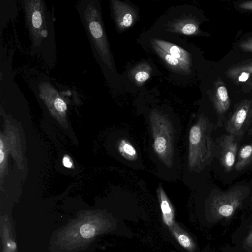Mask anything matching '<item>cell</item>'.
I'll return each instance as SVG.
<instances>
[{
    "label": "cell",
    "instance_id": "obj_14",
    "mask_svg": "<svg viewBox=\"0 0 252 252\" xmlns=\"http://www.w3.org/2000/svg\"><path fill=\"white\" fill-rule=\"evenodd\" d=\"M155 48L158 54L169 65L173 67L181 68H183V67H185V64L183 63L181 61L172 57V56L164 52L163 50L160 49L156 45L155 46Z\"/></svg>",
    "mask_w": 252,
    "mask_h": 252
},
{
    "label": "cell",
    "instance_id": "obj_23",
    "mask_svg": "<svg viewBox=\"0 0 252 252\" xmlns=\"http://www.w3.org/2000/svg\"><path fill=\"white\" fill-rule=\"evenodd\" d=\"M239 7L243 9L252 10V0L242 2L239 4Z\"/></svg>",
    "mask_w": 252,
    "mask_h": 252
},
{
    "label": "cell",
    "instance_id": "obj_6",
    "mask_svg": "<svg viewBox=\"0 0 252 252\" xmlns=\"http://www.w3.org/2000/svg\"><path fill=\"white\" fill-rule=\"evenodd\" d=\"M213 102L219 117L222 116L230 107V100L227 90L220 77L214 84Z\"/></svg>",
    "mask_w": 252,
    "mask_h": 252
},
{
    "label": "cell",
    "instance_id": "obj_17",
    "mask_svg": "<svg viewBox=\"0 0 252 252\" xmlns=\"http://www.w3.org/2000/svg\"><path fill=\"white\" fill-rule=\"evenodd\" d=\"M198 31L197 26L193 23H187L182 25L180 29L181 32L186 35H191Z\"/></svg>",
    "mask_w": 252,
    "mask_h": 252
},
{
    "label": "cell",
    "instance_id": "obj_19",
    "mask_svg": "<svg viewBox=\"0 0 252 252\" xmlns=\"http://www.w3.org/2000/svg\"><path fill=\"white\" fill-rule=\"evenodd\" d=\"M54 106L56 110L60 113H64L67 109L64 101L60 98H57L54 102Z\"/></svg>",
    "mask_w": 252,
    "mask_h": 252
},
{
    "label": "cell",
    "instance_id": "obj_9",
    "mask_svg": "<svg viewBox=\"0 0 252 252\" xmlns=\"http://www.w3.org/2000/svg\"><path fill=\"white\" fill-rule=\"evenodd\" d=\"M157 46L164 52L178 59L186 64L189 63V57L186 51L179 46L168 42L161 40H155Z\"/></svg>",
    "mask_w": 252,
    "mask_h": 252
},
{
    "label": "cell",
    "instance_id": "obj_7",
    "mask_svg": "<svg viewBox=\"0 0 252 252\" xmlns=\"http://www.w3.org/2000/svg\"><path fill=\"white\" fill-rule=\"evenodd\" d=\"M157 194L162 213V220L169 228L175 223V213L173 206L161 186L158 187Z\"/></svg>",
    "mask_w": 252,
    "mask_h": 252
},
{
    "label": "cell",
    "instance_id": "obj_12",
    "mask_svg": "<svg viewBox=\"0 0 252 252\" xmlns=\"http://www.w3.org/2000/svg\"><path fill=\"white\" fill-rule=\"evenodd\" d=\"M252 163V143L243 146L240 149L235 168L237 171L246 168Z\"/></svg>",
    "mask_w": 252,
    "mask_h": 252
},
{
    "label": "cell",
    "instance_id": "obj_18",
    "mask_svg": "<svg viewBox=\"0 0 252 252\" xmlns=\"http://www.w3.org/2000/svg\"><path fill=\"white\" fill-rule=\"evenodd\" d=\"M239 47L244 52L252 53V37L242 41L239 43Z\"/></svg>",
    "mask_w": 252,
    "mask_h": 252
},
{
    "label": "cell",
    "instance_id": "obj_15",
    "mask_svg": "<svg viewBox=\"0 0 252 252\" xmlns=\"http://www.w3.org/2000/svg\"><path fill=\"white\" fill-rule=\"evenodd\" d=\"M80 232L83 237L86 239H89L94 235L95 229L92 225L87 223L81 226Z\"/></svg>",
    "mask_w": 252,
    "mask_h": 252
},
{
    "label": "cell",
    "instance_id": "obj_2",
    "mask_svg": "<svg viewBox=\"0 0 252 252\" xmlns=\"http://www.w3.org/2000/svg\"><path fill=\"white\" fill-rule=\"evenodd\" d=\"M211 124L205 116H201L189 128L184 170L186 181L190 175L201 172L213 156Z\"/></svg>",
    "mask_w": 252,
    "mask_h": 252
},
{
    "label": "cell",
    "instance_id": "obj_4",
    "mask_svg": "<svg viewBox=\"0 0 252 252\" xmlns=\"http://www.w3.org/2000/svg\"><path fill=\"white\" fill-rule=\"evenodd\" d=\"M244 196L240 189H233L215 196L212 208L219 216L230 217L241 205Z\"/></svg>",
    "mask_w": 252,
    "mask_h": 252
},
{
    "label": "cell",
    "instance_id": "obj_1",
    "mask_svg": "<svg viewBox=\"0 0 252 252\" xmlns=\"http://www.w3.org/2000/svg\"><path fill=\"white\" fill-rule=\"evenodd\" d=\"M149 120L152 155L155 156L160 174L168 179V172L172 179L171 168L177 173L180 164L175 146V126L169 119L156 113Z\"/></svg>",
    "mask_w": 252,
    "mask_h": 252
},
{
    "label": "cell",
    "instance_id": "obj_20",
    "mask_svg": "<svg viewBox=\"0 0 252 252\" xmlns=\"http://www.w3.org/2000/svg\"><path fill=\"white\" fill-rule=\"evenodd\" d=\"M42 23V18L40 13L39 11H35L32 15V24L35 28H38L41 26Z\"/></svg>",
    "mask_w": 252,
    "mask_h": 252
},
{
    "label": "cell",
    "instance_id": "obj_21",
    "mask_svg": "<svg viewBox=\"0 0 252 252\" xmlns=\"http://www.w3.org/2000/svg\"><path fill=\"white\" fill-rule=\"evenodd\" d=\"M149 74L144 71H141L137 72L135 75V79L139 83L145 82L148 79Z\"/></svg>",
    "mask_w": 252,
    "mask_h": 252
},
{
    "label": "cell",
    "instance_id": "obj_13",
    "mask_svg": "<svg viewBox=\"0 0 252 252\" xmlns=\"http://www.w3.org/2000/svg\"><path fill=\"white\" fill-rule=\"evenodd\" d=\"M241 73H244L247 79L249 78L252 74V61L247 60L234 64L227 70L225 74L226 77L229 78Z\"/></svg>",
    "mask_w": 252,
    "mask_h": 252
},
{
    "label": "cell",
    "instance_id": "obj_16",
    "mask_svg": "<svg viewBox=\"0 0 252 252\" xmlns=\"http://www.w3.org/2000/svg\"><path fill=\"white\" fill-rule=\"evenodd\" d=\"M89 28L91 33L94 38H99L102 35V28L99 23L96 21L91 22Z\"/></svg>",
    "mask_w": 252,
    "mask_h": 252
},
{
    "label": "cell",
    "instance_id": "obj_8",
    "mask_svg": "<svg viewBox=\"0 0 252 252\" xmlns=\"http://www.w3.org/2000/svg\"><path fill=\"white\" fill-rule=\"evenodd\" d=\"M117 149L122 159H125L128 163H135L139 159L135 147L126 137H122L118 141Z\"/></svg>",
    "mask_w": 252,
    "mask_h": 252
},
{
    "label": "cell",
    "instance_id": "obj_10",
    "mask_svg": "<svg viewBox=\"0 0 252 252\" xmlns=\"http://www.w3.org/2000/svg\"><path fill=\"white\" fill-rule=\"evenodd\" d=\"M179 244L189 252H193L195 244L190 235L183 229L177 223L169 228Z\"/></svg>",
    "mask_w": 252,
    "mask_h": 252
},
{
    "label": "cell",
    "instance_id": "obj_5",
    "mask_svg": "<svg viewBox=\"0 0 252 252\" xmlns=\"http://www.w3.org/2000/svg\"><path fill=\"white\" fill-rule=\"evenodd\" d=\"M220 161L226 172L231 171L236 161L238 144L235 141V135L227 134L224 135L221 143Z\"/></svg>",
    "mask_w": 252,
    "mask_h": 252
},
{
    "label": "cell",
    "instance_id": "obj_11",
    "mask_svg": "<svg viewBox=\"0 0 252 252\" xmlns=\"http://www.w3.org/2000/svg\"><path fill=\"white\" fill-rule=\"evenodd\" d=\"M117 20L119 27L122 29L130 27L135 19V13L128 5L117 3Z\"/></svg>",
    "mask_w": 252,
    "mask_h": 252
},
{
    "label": "cell",
    "instance_id": "obj_3",
    "mask_svg": "<svg viewBox=\"0 0 252 252\" xmlns=\"http://www.w3.org/2000/svg\"><path fill=\"white\" fill-rule=\"evenodd\" d=\"M252 119V100L245 99L235 106L231 116L226 122L225 129L229 134L242 136Z\"/></svg>",
    "mask_w": 252,
    "mask_h": 252
},
{
    "label": "cell",
    "instance_id": "obj_24",
    "mask_svg": "<svg viewBox=\"0 0 252 252\" xmlns=\"http://www.w3.org/2000/svg\"><path fill=\"white\" fill-rule=\"evenodd\" d=\"M252 134V126L249 131V135H251Z\"/></svg>",
    "mask_w": 252,
    "mask_h": 252
},
{
    "label": "cell",
    "instance_id": "obj_22",
    "mask_svg": "<svg viewBox=\"0 0 252 252\" xmlns=\"http://www.w3.org/2000/svg\"><path fill=\"white\" fill-rule=\"evenodd\" d=\"M63 165L68 168H72L73 166V162L70 158L67 156L65 155L63 158Z\"/></svg>",
    "mask_w": 252,
    "mask_h": 252
}]
</instances>
